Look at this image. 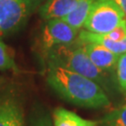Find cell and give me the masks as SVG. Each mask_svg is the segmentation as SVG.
<instances>
[{"mask_svg": "<svg viewBox=\"0 0 126 126\" xmlns=\"http://www.w3.org/2000/svg\"><path fill=\"white\" fill-rule=\"evenodd\" d=\"M47 63V82L63 99L81 108H100L109 105L108 95L97 82L58 63Z\"/></svg>", "mask_w": 126, "mask_h": 126, "instance_id": "obj_1", "label": "cell"}, {"mask_svg": "<svg viewBox=\"0 0 126 126\" xmlns=\"http://www.w3.org/2000/svg\"><path fill=\"white\" fill-rule=\"evenodd\" d=\"M46 58L47 62L50 61L58 63L71 71L94 80L102 87L108 86L106 73L91 61L79 38L71 44L53 48L47 54Z\"/></svg>", "mask_w": 126, "mask_h": 126, "instance_id": "obj_2", "label": "cell"}, {"mask_svg": "<svg viewBox=\"0 0 126 126\" xmlns=\"http://www.w3.org/2000/svg\"><path fill=\"white\" fill-rule=\"evenodd\" d=\"M123 21L124 14L114 0H94L83 27L92 33L107 34Z\"/></svg>", "mask_w": 126, "mask_h": 126, "instance_id": "obj_3", "label": "cell"}, {"mask_svg": "<svg viewBox=\"0 0 126 126\" xmlns=\"http://www.w3.org/2000/svg\"><path fill=\"white\" fill-rule=\"evenodd\" d=\"M41 0H0V37L24 25Z\"/></svg>", "mask_w": 126, "mask_h": 126, "instance_id": "obj_4", "label": "cell"}, {"mask_svg": "<svg viewBox=\"0 0 126 126\" xmlns=\"http://www.w3.org/2000/svg\"><path fill=\"white\" fill-rule=\"evenodd\" d=\"M78 30L65 23L63 19L48 20L41 34V51L46 57L50 50L55 47L71 44L78 39Z\"/></svg>", "mask_w": 126, "mask_h": 126, "instance_id": "obj_5", "label": "cell"}, {"mask_svg": "<svg viewBox=\"0 0 126 126\" xmlns=\"http://www.w3.org/2000/svg\"><path fill=\"white\" fill-rule=\"evenodd\" d=\"M80 41V40H79ZM82 47L91 61L105 73L116 71L120 55L94 42H82Z\"/></svg>", "mask_w": 126, "mask_h": 126, "instance_id": "obj_6", "label": "cell"}, {"mask_svg": "<svg viewBox=\"0 0 126 126\" xmlns=\"http://www.w3.org/2000/svg\"><path fill=\"white\" fill-rule=\"evenodd\" d=\"M80 0H47L41 6L39 14L46 21L51 19H63L77 7Z\"/></svg>", "mask_w": 126, "mask_h": 126, "instance_id": "obj_7", "label": "cell"}, {"mask_svg": "<svg viewBox=\"0 0 126 126\" xmlns=\"http://www.w3.org/2000/svg\"><path fill=\"white\" fill-rule=\"evenodd\" d=\"M78 38L82 42L98 43L118 55L126 53V37L121 41H115L109 38L105 34L92 33V32H89L84 29L79 32Z\"/></svg>", "mask_w": 126, "mask_h": 126, "instance_id": "obj_8", "label": "cell"}, {"mask_svg": "<svg viewBox=\"0 0 126 126\" xmlns=\"http://www.w3.org/2000/svg\"><path fill=\"white\" fill-rule=\"evenodd\" d=\"M54 126H98L99 122L86 120L78 114L63 108H58L53 111Z\"/></svg>", "mask_w": 126, "mask_h": 126, "instance_id": "obj_9", "label": "cell"}, {"mask_svg": "<svg viewBox=\"0 0 126 126\" xmlns=\"http://www.w3.org/2000/svg\"><path fill=\"white\" fill-rule=\"evenodd\" d=\"M0 126H23L22 112L12 101L0 102Z\"/></svg>", "mask_w": 126, "mask_h": 126, "instance_id": "obj_10", "label": "cell"}, {"mask_svg": "<svg viewBox=\"0 0 126 126\" xmlns=\"http://www.w3.org/2000/svg\"><path fill=\"white\" fill-rule=\"evenodd\" d=\"M93 2L94 0H80L76 8L64 18H63V20L79 31L84 26Z\"/></svg>", "mask_w": 126, "mask_h": 126, "instance_id": "obj_11", "label": "cell"}, {"mask_svg": "<svg viewBox=\"0 0 126 126\" xmlns=\"http://www.w3.org/2000/svg\"><path fill=\"white\" fill-rule=\"evenodd\" d=\"M98 126H126V106L104 116Z\"/></svg>", "mask_w": 126, "mask_h": 126, "instance_id": "obj_12", "label": "cell"}, {"mask_svg": "<svg viewBox=\"0 0 126 126\" xmlns=\"http://www.w3.org/2000/svg\"><path fill=\"white\" fill-rule=\"evenodd\" d=\"M5 70H13L14 72H17L18 68L8 46L0 37V71Z\"/></svg>", "mask_w": 126, "mask_h": 126, "instance_id": "obj_13", "label": "cell"}, {"mask_svg": "<svg viewBox=\"0 0 126 126\" xmlns=\"http://www.w3.org/2000/svg\"><path fill=\"white\" fill-rule=\"evenodd\" d=\"M115 72L119 89L126 96V53L120 55Z\"/></svg>", "mask_w": 126, "mask_h": 126, "instance_id": "obj_14", "label": "cell"}, {"mask_svg": "<svg viewBox=\"0 0 126 126\" xmlns=\"http://www.w3.org/2000/svg\"><path fill=\"white\" fill-rule=\"evenodd\" d=\"M105 35L115 41H121L124 39L126 37V21H123L120 25H118L116 28Z\"/></svg>", "mask_w": 126, "mask_h": 126, "instance_id": "obj_15", "label": "cell"}, {"mask_svg": "<svg viewBox=\"0 0 126 126\" xmlns=\"http://www.w3.org/2000/svg\"><path fill=\"white\" fill-rule=\"evenodd\" d=\"M31 126H52L48 115H39L33 120Z\"/></svg>", "mask_w": 126, "mask_h": 126, "instance_id": "obj_16", "label": "cell"}, {"mask_svg": "<svg viewBox=\"0 0 126 126\" xmlns=\"http://www.w3.org/2000/svg\"><path fill=\"white\" fill-rule=\"evenodd\" d=\"M116 2V4L121 8V9L122 10V12L124 14V17H125L126 21V0H114Z\"/></svg>", "mask_w": 126, "mask_h": 126, "instance_id": "obj_17", "label": "cell"}]
</instances>
